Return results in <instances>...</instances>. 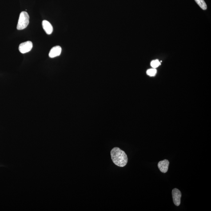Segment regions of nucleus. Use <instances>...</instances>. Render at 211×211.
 Here are the masks:
<instances>
[{
	"mask_svg": "<svg viewBox=\"0 0 211 211\" xmlns=\"http://www.w3.org/2000/svg\"><path fill=\"white\" fill-rule=\"evenodd\" d=\"M111 156L113 163L120 167L126 165L128 161L127 155L123 151L119 148H113L111 151Z\"/></svg>",
	"mask_w": 211,
	"mask_h": 211,
	"instance_id": "obj_1",
	"label": "nucleus"
},
{
	"mask_svg": "<svg viewBox=\"0 0 211 211\" xmlns=\"http://www.w3.org/2000/svg\"><path fill=\"white\" fill-rule=\"evenodd\" d=\"M29 17L26 11H22L20 13L19 19L17 25L18 30H22L27 28L29 24Z\"/></svg>",
	"mask_w": 211,
	"mask_h": 211,
	"instance_id": "obj_2",
	"label": "nucleus"
},
{
	"mask_svg": "<svg viewBox=\"0 0 211 211\" xmlns=\"http://www.w3.org/2000/svg\"><path fill=\"white\" fill-rule=\"evenodd\" d=\"M33 43L31 41L22 43L19 45V50L21 53L25 54L30 51L33 47Z\"/></svg>",
	"mask_w": 211,
	"mask_h": 211,
	"instance_id": "obj_3",
	"label": "nucleus"
},
{
	"mask_svg": "<svg viewBox=\"0 0 211 211\" xmlns=\"http://www.w3.org/2000/svg\"><path fill=\"white\" fill-rule=\"evenodd\" d=\"M172 196L174 203L176 206H179L181 203V193L179 190L174 189L172 191Z\"/></svg>",
	"mask_w": 211,
	"mask_h": 211,
	"instance_id": "obj_4",
	"label": "nucleus"
},
{
	"mask_svg": "<svg viewBox=\"0 0 211 211\" xmlns=\"http://www.w3.org/2000/svg\"><path fill=\"white\" fill-rule=\"evenodd\" d=\"M169 162L167 160H164L159 161L158 163V167L160 171L162 173H166L169 169Z\"/></svg>",
	"mask_w": 211,
	"mask_h": 211,
	"instance_id": "obj_5",
	"label": "nucleus"
},
{
	"mask_svg": "<svg viewBox=\"0 0 211 211\" xmlns=\"http://www.w3.org/2000/svg\"><path fill=\"white\" fill-rule=\"evenodd\" d=\"M62 49L59 46H56L52 48L49 53V57L50 58H54L60 55Z\"/></svg>",
	"mask_w": 211,
	"mask_h": 211,
	"instance_id": "obj_6",
	"label": "nucleus"
},
{
	"mask_svg": "<svg viewBox=\"0 0 211 211\" xmlns=\"http://www.w3.org/2000/svg\"><path fill=\"white\" fill-rule=\"evenodd\" d=\"M43 28L47 34H50L53 33V29L51 24L46 20H44L42 23Z\"/></svg>",
	"mask_w": 211,
	"mask_h": 211,
	"instance_id": "obj_7",
	"label": "nucleus"
},
{
	"mask_svg": "<svg viewBox=\"0 0 211 211\" xmlns=\"http://www.w3.org/2000/svg\"><path fill=\"white\" fill-rule=\"evenodd\" d=\"M195 1L201 9L203 10H206L207 7L204 0H195Z\"/></svg>",
	"mask_w": 211,
	"mask_h": 211,
	"instance_id": "obj_8",
	"label": "nucleus"
},
{
	"mask_svg": "<svg viewBox=\"0 0 211 211\" xmlns=\"http://www.w3.org/2000/svg\"><path fill=\"white\" fill-rule=\"evenodd\" d=\"M157 73V70L155 69H148L147 71V74L150 76H154Z\"/></svg>",
	"mask_w": 211,
	"mask_h": 211,
	"instance_id": "obj_9",
	"label": "nucleus"
},
{
	"mask_svg": "<svg viewBox=\"0 0 211 211\" xmlns=\"http://www.w3.org/2000/svg\"><path fill=\"white\" fill-rule=\"evenodd\" d=\"M161 65V63L158 60H155L152 61L151 63V65L152 67L154 69H155L157 67H158Z\"/></svg>",
	"mask_w": 211,
	"mask_h": 211,
	"instance_id": "obj_10",
	"label": "nucleus"
}]
</instances>
